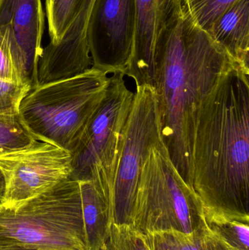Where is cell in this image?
Instances as JSON below:
<instances>
[{"instance_id": "cell-23", "label": "cell", "mask_w": 249, "mask_h": 250, "mask_svg": "<svg viewBox=\"0 0 249 250\" xmlns=\"http://www.w3.org/2000/svg\"><path fill=\"white\" fill-rule=\"evenodd\" d=\"M5 191V179H4L2 172L0 170V207H2L3 205H4Z\"/></svg>"}, {"instance_id": "cell-27", "label": "cell", "mask_w": 249, "mask_h": 250, "mask_svg": "<svg viewBox=\"0 0 249 250\" xmlns=\"http://www.w3.org/2000/svg\"><path fill=\"white\" fill-rule=\"evenodd\" d=\"M0 208H1V207H0Z\"/></svg>"}, {"instance_id": "cell-7", "label": "cell", "mask_w": 249, "mask_h": 250, "mask_svg": "<svg viewBox=\"0 0 249 250\" xmlns=\"http://www.w3.org/2000/svg\"><path fill=\"white\" fill-rule=\"evenodd\" d=\"M162 145L153 89L149 86L136 87L134 101L123 132L108 206L111 223L133 225L145 161L152 148Z\"/></svg>"}, {"instance_id": "cell-4", "label": "cell", "mask_w": 249, "mask_h": 250, "mask_svg": "<svg viewBox=\"0 0 249 250\" xmlns=\"http://www.w3.org/2000/svg\"><path fill=\"white\" fill-rule=\"evenodd\" d=\"M0 242L25 250H88L79 182L68 179L32 199L1 207Z\"/></svg>"}, {"instance_id": "cell-14", "label": "cell", "mask_w": 249, "mask_h": 250, "mask_svg": "<svg viewBox=\"0 0 249 250\" xmlns=\"http://www.w3.org/2000/svg\"><path fill=\"white\" fill-rule=\"evenodd\" d=\"M79 184L87 250H99L111 224L108 204L95 182L81 181Z\"/></svg>"}, {"instance_id": "cell-22", "label": "cell", "mask_w": 249, "mask_h": 250, "mask_svg": "<svg viewBox=\"0 0 249 250\" xmlns=\"http://www.w3.org/2000/svg\"><path fill=\"white\" fill-rule=\"evenodd\" d=\"M0 79L7 82H19L17 73L10 55L8 45L0 35Z\"/></svg>"}, {"instance_id": "cell-6", "label": "cell", "mask_w": 249, "mask_h": 250, "mask_svg": "<svg viewBox=\"0 0 249 250\" xmlns=\"http://www.w3.org/2000/svg\"><path fill=\"white\" fill-rule=\"evenodd\" d=\"M124 77L121 72L110 76L103 99L71 153L73 170L70 179L95 182L108 207L123 132L134 98V92L127 87Z\"/></svg>"}, {"instance_id": "cell-3", "label": "cell", "mask_w": 249, "mask_h": 250, "mask_svg": "<svg viewBox=\"0 0 249 250\" xmlns=\"http://www.w3.org/2000/svg\"><path fill=\"white\" fill-rule=\"evenodd\" d=\"M109 80L108 73L92 67L75 77L37 86L22 101L19 117L36 141L72 153Z\"/></svg>"}, {"instance_id": "cell-15", "label": "cell", "mask_w": 249, "mask_h": 250, "mask_svg": "<svg viewBox=\"0 0 249 250\" xmlns=\"http://www.w3.org/2000/svg\"><path fill=\"white\" fill-rule=\"evenodd\" d=\"M152 250H231L203 223L191 234L176 231L144 235Z\"/></svg>"}, {"instance_id": "cell-18", "label": "cell", "mask_w": 249, "mask_h": 250, "mask_svg": "<svg viewBox=\"0 0 249 250\" xmlns=\"http://www.w3.org/2000/svg\"><path fill=\"white\" fill-rule=\"evenodd\" d=\"M238 0H181L194 23L209 33L216 19Z\"/></svg>"}, {"instance_id": "cell-19", "label": "cell", "mask_w": 249, "mask_h": 250, "mask_svg": "<svg viewBox=\"0 0 249 250\" xmlns=\"http://www.w3.org/2000/svg\"><path fill=\"white\" fill-rule=\"evenodd\" d=\"M36 141L19 116H0V149L4 151L21 149Z\"/></svg>"}, {"instance_id": "cell-9", "label": "cell", "mask_w": 249, "mask_h": 250, "mask_svg": "<svg viewBox=\"0 0 249 250\" xmlns=\"http://www.w3.org/2000/svg\"><path fill=\"white\" fill-rule=\"evenodd\" d=\"M135 0H95L87 38L92 67L124 73L134 44Z\"/></svg>"}, {"instance_id": "cell-13", "label": "cell", "mask_w": 249, "mask_h": 250, "mask_svg": "<svg viewBox=\"0 0 249 250\" xmlns=\"http://www.w3.org/2000/svg\"><path fill=\"white\" fill-rule=\"evenodd\" d=\"M209 34L234 60L249 68V0H238L228 7Z\"/></svg>"}, {"instance_id": "cell-24", "label": "cell", "mask_w": 249, "mask_h": 250, "mask_svg": "<svg viewBox=\"0 0 249 250\" xmlns=\"http://www.w3.org/2000/svg\"><path fill=\"white\" fill-rule=\"evenodd\" d=\"M0 250H25L19 247L0 242Z\"/></svg>"}, {"instance_id": "cell-21", "label": "cell", "mask_w": 249, "mask_h": 250, "mask_svg": "<svg viewBox=\"0 0 249 250\" xmlns=\"http://www.w3.org/2000/svg\"><path fill=\"white\" fill-rule=\"evenodd\" d=\"M30 91L28 85L0 79V116H19L20 104Z\"/></svg>"}, {"instance_id": "cell-1", "label": "cell", "mask_w": 249, "mask_h": 250, "mask_svg": "<svg viewBox=\"0 0 249 250\" xmlns=\"http://www.w3.org/2000/svg\"><path fill=\"white\" fill-rule=\"evenodd\" d=\"M156 62L153 89L162 144L192 189V151L200 106L238 62L194 23L181 1L158 40Z\"/></svg>"}, {"instance_id": "cell-2", "label": "cell", "mask_w": 249, "mask_h": 250, "mask_svg": "<svg viewBox=\"0 0 249 250\" xmlns=\"http://www.w3.org/2000/svg\"><path fill=\"white\" fill-rule=\"evenodd\" d=\"M192 156L203 211L249 222V68L235 62L205 99Z\"/></svg>"}, {"instance_id": "cell-16", "label": "cell", "mask_w": 249, "mask_h": 250, "mask_svg": "<svg viewBox=\"0 0 249 250\" xmlns=\"http://www.w3.org/2000/svg\"><path fill=\"white\" fill-rule=\"evenodd\" d=\"M208 229L230 249L249 250V222L228 219L203 211Z\"/></svg>"}, {"instance_id": "cell-20", "label": "cell", "mask_w": 249, "mask_h": 250, "mask_svg": "<svg viewBox=\"0 0 249 250\" xmlns=\"http://www.w3.org/2000/svg\"><path fill=\"white\" fill-rule=\"evenodd\" d=\"M99 250H152L145 236L132 226L111 223Z\"/></svg>"}, {"instance_id": "cell-5", "label": "cell", "mask_w": 249, "mask_h": 250, "mask_svg": "<svg viewBox=\"0 0 249 250\" xmlns=\"http://www.w3.org/2000/svg\"><path fill=\"white\" fill-rule=\"evenodd\" d=\"M204 223L201 202L175 170L165 146L152 148L142 170L132 226L143 235L191 234Z\"/></svg>"}, {"instance_id": "cell-25", "label": "cell", "mask_w": 249, "mask_h": 250, "mask_svg": "<svg viewBox=\"0 0 249 250\" xmlns=\"http://www.w3.org/2000/svg\"><path fill=\"white\" fill-rule=\"evenodd\" d=\"M6 152V151H3V150L0 149V154H2V153Z\"/></svg>"}, {"instance_id": "cell-17", "label": "cell", "mask_w": 249, "mask_h": 250, "mask_svg": "<svg viewBox=\"0 0 249 250\" xmlns=\"http://www.w3.org/2000/svg\"><path fill=\"white\" fill-rule=\"evenodd\" d=\"M79 0H45L50 42L55 45L61 41L76 15Z\"/></svg>"}, {"instance_id": "cell-26", "label": "cell", "mask_w": 249, "mask_h": 250, "mask_svg": "<svg viewBox=\"0 0 249 250\" xmlns=\"http://www.w3.org/2000/svg\"></svg>"}, {"instance_id": "cell-11", "label": "cell", "mask_w": 249, "mask_h": 250, "mask_svg": "<svg viewBox=\"0 0 249 250\" xmlns=\"http://www.w3.org/2000/svg\"><path fill=\"white\" fill-rule=\"evenodd\" d=\"M181 0H135L134 44L130 64L124 71L136 87L153 89L158 40Z\"/></svg>"}, {"instance_id": "cell-12", "label": "cell", "mask_w": 249, "mask_h": 250, "mask_svg": "<svg viewBox=\"0 0 249 250\" xmlns=\"http://www.w3.org/2000/svg\"><path fill=\"white\" fill-rule=\"evenodd\" d=\"M95 1L79 0L76 15L61 41L43 48L39 71L45 79L51 82L64 80L92 67L87 27Z\"/></svg>"}, {"instance_id": "cell-10", "label": "cell", "mask_w": 249, "mask_h": 250, "mask_svg": "<svg viewBox=\"0 0 249 250\" xmlns=\"http://www.w3.org/2000/svg\"><path fill=\"white\" fill-rule=\"evenodd\" d=\"M42 0H0V35L4 38L19 82L38 86L45 30Z\"/></svg>"}, {"instance_id": "cell-8", "label": "cell", "mask_w": 249, "mask_h": 250, "mask_svg": "<svg viewBox=\"0 0 249 250\" xmlns=\"http://www.w3.org/2000/svg\"><path fill=\"white\" fill-rule=\"evenodd\" d=\"M71 153L37 141L21 149L0 154L5 179L4 205L9 208L32 199L71 176Z\"/></svg>"}]
</instances>
